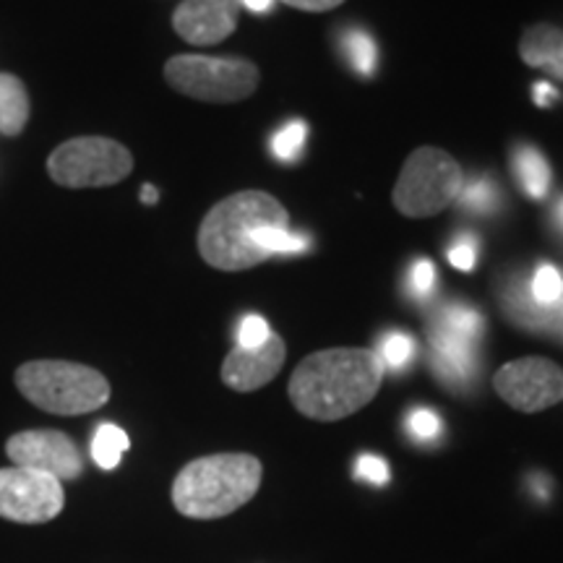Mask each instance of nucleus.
I'll use <instances>...</instances> for the list:
<instances>
[{
  "instance_id": "nucleus-12",
  "label": "nucleus",
  "mask_w": 563,
  "mask_h": 563,
  "mask_svg": "<svg viewBox=\"0 0 563 563\" xmlns=\"http://www.w3.org/2000/svg\"><path fill=\"white\" fill-rule=\"evenodd\" d=\"M287 357L285 340L274 334L262 347H235L222 363V382L235 391H256L277 378Z\"/></svg>"
},
{
  "instance_id": "nucleus-5",
  "label": "nucleus",
  "mask_w": 563,
  "mask_h": 563,
  "mask_svg": "<svg viewBox=\"0 0 563 563\" xmlns=\"http://www.w3.org/2000/svg\"><path fill=\"white\" fill-rule=\"evenodd\" d=\"M464 186L462 165L439 146L415 150L399 173L391 201L399 214L422 220L435 217L460 199Z\"/></svg>"
},
{
  "instance_id": "nucleus-11",
  "label": "nucleus",
  "mask_w": 563,
  "mask_h": 563,
  "mask_svg": "<svg viewBox=\"0 0 563 563\" xmlns=\"http://www.w3.org/2000/svg\"><path fill=\"white\" fill-rule=\"evenodd\" d=\"M241 0H183L173 13V30L188 45H220L235 32Z\"/></svg>"
},
{
  "instance_id": "nucleus-33",
  "label": "nucleus",
  "mask_w": 563,
  "mask_h": 563,
  "mask_svg": "<svg viewBox=\"0 0 563 563\" xmlns=\"http://www.w3.org/2000/svg\"><path fill=\"white\" fill-rule=\"evenodd\" d=\"M157 199H159L157 188H154V186L141 188V201H144V203H157Z\"/></svg>"
},
{
  "instance_id": "nucleus-30",
  "label": "nucleus",
  "mask_w": 563,
  "mask_h": 563,
  "mask_svg": "<svg viewBox=\"0 0 563 563\" xmlns=\"http://www.w3.org/2000/svg\"><path fill=\"white\" fill-rule=\"evenodd\" d=\"M282 3L292 5L298 11H308V13H321V11H332L336 5H342L344 0H282Z\"/></svg>"
},
{
  "instance_id": "nucleus-27",
  "label": "nucleus",
  "mask_w": 563,
  "mask_h": 563,
  "mask_svg": "<svg viewBox=\"0 0 563 563\" xmlns=\"http://www.w3.org/2000/svg\"><path fill=\"white\" fill-rule=\"evenodd\" d=\"M433 285H435V266L428 262V258L415 262L410 266V272H407V290H410L415 298H426V295H431Z\"/></svg>"
},
{
  "instance_id": "nucleus-13",
  "label": "nucleus",
  "mask_w": 563,
  "mask_h": 563,
  "mask_svg": "<svg viewBox=\"0 0 563 563\" xmlns=\"http://www.w3.org/2000/svg\"><path fill=\"white\" fill-rule=\"evenodd\" d=\"M431 363L435 376L443 384L462 389L477 373V342L467 336L449 332V329L433 323L431 329Z\"/></svg>"
},
{
  "instance_id": "nucleus-6",
  "label": "nucleus",
  "mask_w": 563,
  "mask_h": 563,
  "mask_svg": "<svg viewBox=\"0 0 563 563\" xmlns=\"http://www.w3.org/2000/svg\"><path fill=\"white\" fill-rule=\"evenodd\" d=\"M165 81L191 100L232 104L249 100L262 74L256 63L232 55H173L165 63Z\"/></svg>"
},
{
  "instance_id": "nucleus-28",
  "label": "nucleus",
  "mask_w": 563,
  "mask_h": 563,
  "mask_svg": "<svg viewBox=\"0 0 563 563\" xmlns=\"http://www.w3.org/2000/svg\"><path fill=\"white\" fill-rule=\"evenodd\" d=\"M357 481L373 483V485H386L389 483V464L376 454H363L355 464Z\"/></svg>"
},
{
  "instance_id": "nucleus-7",
  "label": "nucleus",
  "mask_w": 563,
  "mask_h": 563,
  "mask_svg": "<svg viewBox=\"0 0 563 563\" xmlns=\"http://www.w3.org/2000/svg\"><path fill=\"white\" fill-rule=\"evenodd\" d=\"M133 154L108 136H79L60 144L47 157V173L63 188H104L125 180Z\"/></svg>"
},
{
  "instance_id": "nucleus-3",
  "label": "nucleus",
  "mask_w": 563,
  "mask_h": 563,
  "mask_svg": "<svg viewBox=\"0 0 563 563\" xmlns=\"http://www.w3.org/2000/svg\"><path fill=\"white\" fill-rule=\"evenodd\" d=\"M264 467L253 454H209L188 462L173 483V504L188 519H220L262 488Z\"/></svg>"
},
{
  "instance_id": "nucleus-29",
  "label": "nucleus",
  "mask_w": 563,
  "mask_h": 563,
  "mask_svg": "<svg viewBox=\"0 0 563 563\" xmlns=\"http://www.w3.org/2000/svg\"><path fill=\"white\" fill-rule=\"evenodd\" d=\"M475 258H477V245L475 241H470V238H462V241L449 251V262H452L454 269L460 272H473Z\"/></svg>"
},
{
  "instance_id": "nucleus-26",
  "label": "nucleus",
  "mask_w": 563,
  "mask_h": 563,
  "mask_svg": "<svg viewBox=\"0 0 563 563\" xmlns=\"http://www.w3.org/2000/svg\"><path fill=\"white\" fill-rule=\"evenodd\" d=\"M272 336V329L266 319L256 313L243 316L238 323V347H262V344Z\"/></svg>"
},
{
  "instance_id": "nucleus-22",
  "label": "nucleus",
  "mask_w": 563,
  "mask_h": 563,
  "mask_svg": "<svg viewBox=\"0 0 563 563\" xmlns=\"http://www.w3.org/2000/svg\"><path fill=\"white\" fill-rule=\"evenodd\" d=\"M306 136H308V125L295 118V121L285 123L277 133H274L272 152L277 154L282 162H295L300 157L302 144H306Z\"/></svg>"
},
{
  "instance_id": "nucleus-8",
  "label": "nucleus",
  "mask_w": 563,
  "mask_h": 563,
  "mask_svg": "<svg viewBox=\"0 0 563 563\" xmlns=\"http://www.w3.org/2000/svg\"><path fill=\"white\" fill-rule=\"evenodd\" d=\"M66 506L58 477L26 467L0 470V519L19 525H45Z\"/></svg>"
},
{
  "instance_id": "nucleus-14",
  "label": "nucleus",
  "mask_w": 563,
  "mask_h": 563,
  "mask_svg": "<svg viewBox=\"0 0 563 563\" xmlns=\"http://www.w3.org/2000/svg\"><path fill=\"white\" fill-rule=\"evenodd\" d=\"M519 58L530 68L548 70L563 79V30L553 24H534L519 40Z\"/></svg>"
},
{
  "instance_id": "nucleus-21",
  "label": "nucleus",
  "mask_w": 563,
  "mask_h": 563,
  "mask_svg": "<svg viewBox=\"0 0 563 563\" xmlns=\"http://www.w3.org/2000/svg\"><path fill=\"white\" fill-rule=\"evenodd\" d=\"M530 298L534 306L551 308L563 298V277L553 264H540L530 285Z\"/></svg>"
},
{
  "instance_id": "nucleus-10",
  "label": "nucleus",
  "mask_w": 563,
  "mask_h": 563,
  "mask_svg": "<svg viewBox=\"0 0 563 563\" xmlns=\"http://www.w3.org/2000/svg\"><path fill=\"white\" fill-rule=\"evenodd\" d=\"M13 467L37 470L58 481H76L84 473V456L74 441L60 431H21L5 443Z\"/></svg>"
},
{
  "instance_id": "nucleus-24",
  "label": "nucleus",
  "mask_w": 563,
  "mask_h": 563,
  "mask_svg": "<svg viewBox=\"0 0 563 563\" xmlns=\"http://www.w3.org/2000/svg\"><path fill=\"white\" fill-rule=\"evenodd\" d=\"M460 207L470 211H490L498 203V191L488 178H477L464 183L460 191Z\"/></svg>"
},
{
  "instance_id": "nucleus-18",
  "label": "nucleus",
  "mask_w": 563,
  "mask_h": 563,
  "mask_svg": "<svg viewBox=\"0 0 563 563\" xmlns=\"http://www.w3.org/2000/svg\"><path fill=\"white\" fill-rule=\"evenodd\" d=\"M342 53L350 60V66L363 76H373L378 66V47L368 32L347 30L342 37Z\"/></svg>"
},
{
  "instance_id": "nucleus-31",
  "label": "nucleus",
  "mask_w": 563,
  "mask_h": 563,
  "mask_svg": "<svg viewBox=\"0 0 563 563\" xmlns=\"http://www.w3.org/2000/svg\"><path fill=\"white\" fill-rule=\"evenodd\" d=\"M532 95H534V102L540 104V108H545V104H551L555 97H559V91H555L551 84H545V81H540V84H534V89H532Z\"/></svg>"
},
{
  "instance_id": "nucleus-19",
  "label": "nucleus",
  "mask_w": 563,
  "mask_h": 563,
  "mask_svg": "<svg viewBox=\"0 0 563 563\" xmlns=\"http://www.w3.org/2000/svg\"><path fill=\"white\" fill-rule=\"evenodd\" d=\"M435 323L443 329H449V332L462 334V336H467V340H475V342H481V336L485 332L483 313H477L475 308H470V306H460V302H456V306L443 308V311L439 313V319H435Z\"/></svg>"
},
{
  "instance_id": "nucleus-17",
  "label": "nucleus",
  "mask_w": 563,
  "mask_h": 563,
  "mask_svg": "<svg viewBox=\"0 0 563 563\" xmlns=\"http://www.w3.org/2000/svg\"><path fill=\"white\" fill-rule=\"evenodd\" d=\"M129 446L131 439L125 435V431L104 422V426L97 428L95 439H91V456H95V462L100 464L102 470H115L118 464H121L123 452H129Z\"/></svg>"
},
{
  "instance_id": "nucleus-34",
  "label": "nucleus",
  "mask_w": 563,
  "mask_h": 563,
  "mask_svg": "<svg viewBox=\"0 0 563 563\" xmlns=\"http://www.w3.org/2000/svg\"><path fill=\"white\" fill-rule=\"evenodd\" d=\"M555 222H559V228L563 230V199L559 201V207H555Z\"/></svg>"
},
{
  "instance_id": "nucleus-9",
  "label": "nucleus",
  "mask_w": 563,
  "mask_h": 563,
  "mask_svg": "<svg viewBox=\"0 0 563 563\" xmlns=\"http://www.w3.org/2000/svg\"><path fill=\"white\" fill-rule=\"evenodd\" d=\"M493 389L519 412H543L563 402V368L548 357H519L493 376Z\"/></svg>"
},
{
  "instance_id": "nucleus-4",
  "label": "nucleus",
  "mask_w": 563,
  "mask_h": 563,
  "mask_svg": "<svg viewBox=\"0 0 563 563\" xmlns=\"http://www.w3.org/2000/svg\"><path fill=\"white\" fill-rule=\"evenodd\" d=\"M16 386L40 410L87 415L110 402V382L100 371L68 361H32L16 371Z\"/></svg>"
},
{
  "instance_id": "nucleus-25",
  "label": "nucleus",
  "mask_w": 563,
  "mask_h": 563,
  "mask_svg": "<svg viewBox=\"0 0 563 563\" xmlns=\"http://www.w3.org/2000/svg\"><path fill=\"white\" fill-rule=\"evenodd\" d=\"M443 422L433 410H426V407H418L407 415V433L412 435L415 441H433L441 435Z\"/></svg>"
},
{
  "instance_id": "nucleus-1",
  "label": "nucleus",
  "mask_w": 563,
  "mask_h": 563,
  "mask_svg": "<svg viewBox=\"0 0 563 563\" xmlns=\"http://www.w3.org/2000/svg\"><path fill=\"white\" fill-rule=\"evenodd\" d=\"M384 371L376 350H321L295 368L287 391L300 415L319 422H334L373 402L384 384Z\"/></svg>"
},
{
  "instance_id": "nucleus-16",
  "label": "nucleus",
  "mask_w": 563,
  "mask_h": 563,
  "mask_svg": "<svg viewBox=\"0 0 563 563\" xmlns=\"http://www.w3.org/2000/svg\"><path fill=\"white\" fill-rule=\"evenodd\" d=\"M514 170L522 183L525 194L534 201H543L551 191V165L534 146H517L514 150Z\"/></svg>"
},
{
  "instance_id": "nucleus-32",
  "label": "nucleus",
  "mask_w": 563,
  "mask_h": 563,
  "mask_svg": "<svg viewBox=\"0 0 563 563\" xmlns=\"http://www.w3.org/2000/svg\"><path fill=\"white\" fill-rule=\"evenodd\" d=\"M245 9H251L253 13H266L272 9L274 0H241Z\"/></svg>"
},
{
  "instance_id": "nucleus-23",
  "label": "nucleus",
  "mask_w": 563,
  "mask_h": 563,
  "mask_svg": "<svg viewBox=\"0 0 563 563\" xmlns=\"http://www.w3.org/2000/svg\"><path fill=\"white\" fill-rule=\"evenodd\" d=\"M412 355H415V342L410 334L386 332L382 336V350H378V357H382L384 368L402 371L405 365L412 361Z\"/></svg>"
},
{
  "instance_id": "nucleus-20",
  "label": "nucleus",
  "mask_w": 563,
  "mask_h": 563,
  "mask_svg": "<svg viewBox=\"0 0 563 563\" xmlns=\"http://www.w3.org/2000/svg\"><path fill=\"white\" fill-rule=\"evenodd\" d=\"M256 243L266 256H287V253H302L308 249V238L298 235L290 228H264L256 232Z\"/></svg>"
},
{
  "instance_id": "nucleus-15",
  "label": "nucleus",
  "mask_w": 563,
  "mask_h": 563,
  "mask_svg": "<svg viewBox=\"0 0 563 563\" xmlns=\"http://www.w3.org/2000/svg\"><path fill=\"white\" fill-rule=\"evenodd\" d=\"M30 95L24 81L13 74H0V133L19 136L30 123Z\"/></svg>"
},
{
  "instance_id": "nucleus-2",
  "label": "nucleus",
  "mask_w": 563,
  "mask_h": 563,
  "mask_svg": "<svg viewBox=\"0 0 563 563\" xmlns=\"http://www.w3.org/2000/svg\"><path fill=\"white\" fill-rule=\"evenodd\" d=\"M264 228H290V214L266 191H241L214 203L199 228V253L211 269L245 272L264 264L256 232Z\"/></svg>"
}]
</instances>
